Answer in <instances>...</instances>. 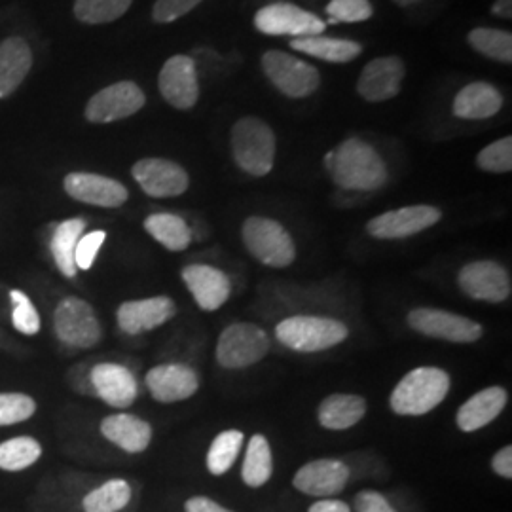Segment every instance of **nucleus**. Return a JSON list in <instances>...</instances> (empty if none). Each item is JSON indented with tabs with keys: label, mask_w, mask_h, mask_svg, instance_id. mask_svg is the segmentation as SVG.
Returning <instances> with one entry per match:
<instances>
[{
	"label": "nucleus",
	"mask_w": 512,
	"mask_h": 512,
	"mask_svg": "<svg viewBox=\"0 0 512 512\" xmlns=\"http://www.w3.org/2000/svg\"><path fill=\"white\" fill-rule=\"evenodd\" d=\"M334 184L349 192H374L387 183V165L380 152L363 139L351 137L325 156Z\"/></svg>",
	"instance_id": "1"
},
{
	"label": "nucleus",
	"mask_w": 512,
	"mask_h": 512,
	"mask_svg": "<svg viewBox=\"0 0 512 512\" xmlns=\"http://www.w3.org/2000/svg\"><path fill=\"white\" fill-rule=\"evenodd\" d=\"M450 391V374L439 366H418L395 385L389 406L397 416H425L444 403Z\"/></svg>",
	"instance_id": "2"
},
{
	"label": "nucleus",
	"mask_w": 512,
	"mask_h": 512,
	"mask_svg": "<svg viewBox=\"0 0 512 512\" xmlns=\"http://www.w3.org/2000/svg\"><path fill=\"white\" fill-rule=\"evenodd\" d=\"M232 158L239 169L251 177H266L275 164L274 129L255 116H243L230 131Z\"/></svg>",
	"instance_id": "3"
},
{
	"label": "nucleus",
	"mask_w": 512,
	"mask_h": 512,
	"mask_svg": "<svg viewBox=\"0 0 512 512\" xmlns=\"http://www.w3.org/2000/svg\"><path fill=\"white\" fill-rule=\"evenodd\" d=\"M346 323L325 315H293L277 323L275 338L285 348L298 353H319L346 342Z\"/></svg>",
	"instance_id": "4"
},
{
	"label": "nucleus",
	"mask_w": 512,
	"mask_h": 512,
	"mask_svg": "<svg viewBox=\"0 0 512 512\" xmlns=\"http://www.w3.org/2000/svg\"><path fill=\"white\" fill-rule=\"evenodd\" d=\"M241 239L249 255L268 268H289L296 258L293 236L277 220L249 217L241 226Z\"/></svg>",
	"instance_id": "5"
},
{
	"label": "nucleus",
	"mask_w": 512,
	"mask_h": 512,
	"mask_svg": "<svg viewBox=\"0 0 512 512\" xmlns=\"http://www.w3.org/2000/svg\"><path fill=\"white\" fill-rule=\"evenodd\" d=\"M272 348L266 330L255 323L239 321L220 332L217 342V363L226 370H241L260 363Z\"/></svg>",
	"instance_id": "6"
},
{
	"label": "nucleus",
	"mask_w": 512,
	"mask_h": 512,
	"mask_svg": "<svg viewBox=\"0 0 512 512\" xmlns=\"http://www.w3.org/2000/svg\"><path fill=\"white\" fill-rule=\"evenodd\" d=\"M260 65L275 88L291 99H306L321 86L317 67L287 52L268 50L262 55Z\"/></svg>",
	"instance_id": "7"
},
{
	"label": "nucleus",
	"mask_w": 512,
	"mask_h": 512,
	"mask_svg": "<svg viewBox=\"0 0 512 512\" xmlns=\"http://www.w3.org/2000/svg\"><path fill=\"white\" fill-rule=\"evenodd\" d=\"M54 330L59 342L73 349L95 348L103 338L92 304L78 296H67L59 302L54 313Z\"/></svg>",
	"instance_id": "8"
},
{
	"label": "nucleus",
	"mask_w": 512,
	"mask_h": 512,
	"mask_svg": "<svg viewBox=\"0 0 512 512\" xmlns=\"http://www.w3.org/2000/svg\"><path fill=\"white\" fill-rule=\"evenodd\" d=\"M255 27L268 37L300 38L323 35L327 23L293 2H272L256 12Z\"/></svg>",
	"instance_id": "9"
},
{
	"label": "nucleus",
	"mask_w": 512,
	"mask_h": 512,
	"mask_svg": "<svg viewBox=\"0 0 512 512\" xmlns=\"http://www.w3.org/2000/svg\"><path fill=\"white\" fill-rule=\"evenodd\" d=\"M408 327L427 338L452 344H475L484 336V327L473 319L437 308H416L410 311Z\"/></svg>",
	"instance_id": "10"
},
{
	"label": "nucleus",
	"mask_w": 512,
	"mask_h": 512,
	"mask_svg": "<svg viewBox=\"0 0 512 512\" xmlns=\"http://www.w3.org/2000/svg\"><path fill=\"white\" fill-rule=\"evenodd\" d=\"M459 289L469 298L488 304H501L512 294L511 274L495 260H473L458 274Z\"/></svg>",
	"instance_id": "11"
},
{
	"label": "nucleus",
	"mask_w": 512,
	"mask_h": 512,
	"mask_svg": "<svg viewBox=\"0 0 512 512\" xmlns=\"http://www.w3.org/2000/svg\"><path fill=\"white\" fill-rule=\"evenodd\" d=\"M145 103V92L135 82L122 80L95 93L86 105L84 116L90 124H112L137 114Z\"/></svg>",
	"instance_id": "12"
},
{
	"label": "nucleus",
	"mask_w": 512,
	"mask_h": 512,
	"mask_svg": "<svg viewBox=\"0 0 512 512\" xmlns=\"http://www.w3.org/2000/svg\"><path fill=\"white\" fill-rule=\"evenodd\" d=\"M442 219V211L433 205H408L401 209L385 211L368 220L366 232L376 239L412 238L435 226Z\"/></svg>",
	"instance_id": "13"
},
{
	"label": "nucleus",
	"mask_w": 512,
	"mask_h": 512,
	"mask_svg": "<svg viewBox=\"0 0 512 512\" xmlns=\"http://www.w3.org/2000/svg\"><path fill=\"white\" fill-rule=\"evenodd\" d=\"M158 88L165 103L173 109H194L200 99V78L196 61L190 55L169 57L158 74Z\"/></svg>",
	"instance_id": "14"
},
{
	"label": "nucleus",
	"mask_w": 512,
	"mask_h": 512,
	"mask_svg": "<svg viewBox=\"0 0 512 512\" xmlns=\"http://www.w3.org/2000/svg\"><path fill=\"white\" fill-rule=\"evenodd\" d=\"M131 175L150 198H177L190 188L183 165L165 158H143L133 164Z\"/></svg>",
	"instance_id": "15"
},
{
	"label": "nucleus",
	"mask_w": 512,
	"mask_h": 512,
	"mask_svg": "<svg viewBox=\"0 0 512 512\" xmlns=\"http://www.w3.org/2000/svg\"><path fill=\"white\" fill-rule=\"evenodd\" d=\"M63 188L69 198L76 202L103 207V209H116L128 202V188L116 179H110L97 173L74 171L63 179Z\"/></svg>",
	"instance_id": "16"
},
{
	"label": "nucleus",
	"mask_w": 512,
	"mask_h": 512,
	"mask_svg": "<svg viewBox=\"0 0 512 512\" xmlns=\"http://www.w3.org/2000/svg\"><path fill=\"white\" fill-rule=\"evenodd\" d=\"M406 67L397 55H385L368 61L357 80V92L368 103H384L401 93Z\"/></svg>",
	"instance_id": "17"
},
{
	"label": "nucleus",
	"mask_w": 512,
	"mask_h": 512,
	"mask_svg": "<svg viewBox=\"0 0 512 512\" xmlns=\"http://www.w3.org/2000/svg\"><path fill=\"white\" fill-rule=\"evenodd\" d=\"M177 315V304L169 296H152L143 300L122 302L116 311V321L122 332L139 336L158 329Z\"/></svg>",
	"instance_id": "18"
},
{
	"label": "nucleus",
	"mask_w": 512,
	"mask_h": 512,
	"mask_svg": "<svg viewBox=\"0 0 512 512\" xmlns=\"http://www.w3.org/2000/svg\"><path fill=\"white\" fill-rule=\"evenodd\" d=\"M154 401L164 404L188 401L200 389V376L192 366L167 363L150 368L145 378Z\"/></svg>",
	"instance_id": "19"
},
{
	"label": "nucleus",
	"mask_w": 512,
	"mask_h": 512,
	"mask_svg": "<svg viewBox=\"0 0 512 512\" xmlns=\"http://www.w3.org/2000/svg\"><path fill=\"white\" fill-rule=\"evenodd\" d=\"M349 475L351 471L348 465L340 459H315L298 469L293 478V486L302 494L329 499L332 495L344 492Z\"/></svg>",
	"instance_id": "20"
},
{
	"label": "nucleus",
	"mask_w": 512,
	"mask_h": 512,
	"mask_svg": "<svg viewBox=\"0 0 512 512\" xmlns=\"http://www.w3.org/2000/svg\"><path fill=\"white\" fill-rule=\"evenodd\" d=\"M93 395L112 408H129L139 395L135 374L128 366L118 363H99L90 370Z\"/></svg>",
	"instance_id": "21"
},
{
	"label": "nucleus",
	"mask_w": 512,
	"mask_h": 512,
	"mask_svg": "<svg viewBox=\"0 0 512 512\" xmlns=\"http://www.w3.org/2000/svg\"><path fill=\"white\" fill-rule=\"evenodd\" d=\"M181 277L200 310H220L232 294L230 277L215 266L190 264L183 268Z\"/></svg>",
	"instance_id": "22"
},
{
	"label": "nucleus",
	"mask_w": 512,
	"mask_h": 512,
	"mask_svg": "<svg viewBox=\"0 0 512 512\" xmlns=\"http://www.w3.org/2000/svg\"><path fill=\"white\" fill-rule=\"evenodd\" d=\"M507 403H509V393L499 385H492L478 391L459 406L456 414V425L459 431L475 433L488 427L492 421L499 418V414L505 410Z\"/></svg>",
	"instance_id": "23"
},
{
	"label": "nucleus",
	"mask_w": 512,
	"mask_h": 512,
	"mask_svg": "<svg viewBox=\"0 0 512 512\" xmlns=\"http://www.w3.org/2000/svg\"><path fill=\"white\" fill-rule=\"evenodd\" d=\"M33 69V50L23 37H8L0 42V99L18 90Z\"/></svg>",
	"instance_id": "24"
},
{
	"label": "nucleus",
	"mask_w": 512,
	"mask_h": 512,
	"mask_svg": "<svg viewBox=\"0 0 512 512\" xmlns=\"http://www.w3.org/2000/svg\"><path fill=\"white\" fill-rule=\"evenodd\" d=\"M103 437L128 454L145 452L152 440V425L133 414H112L101 421Z\"/></svg>",
	"instance_id": "25"
},
{
	"label": "nucleus",
	"mask_w": 512,
	"mask_h": 512,
	"mask_svg": "<svg viewBox=\"0 0 512 512\" xmlns=\"http://www.w3.org/2000/svg\"><path fill=\"white\" fill-rule=\"evenodd\" d=\"M503 109V95L490 82H471L454 97L452 110L461 120H488Z\"/></svg>",
	"instance_id": "26"
},
{
	"label": "nucleus",
	"mask_w": 512,
	"mask_h": 512,
	"mask_svg": "<svg viewBox=\"0 0 512 512\" xmlns=\"http://www.w3.org/2000/svg\"><path fill=\"white\" fill-rule=\"evenodd\" d=\"M368 410L365 397L353 393H334L319 404L317 420L329 431H346L363 420Z\"/></svg>",
	"instance_id": "27"
},
{
	"label": "nucleus",
	"mask_w": 512,
	"mask_h": 512,
	"mask_svg": "<svg viewBox=\"0 0 512 512\" xmlns=\"http://www.w3.org/2000/svg\"><path fill=\"white\" fill-rule=\"evenodd\" d=\"M291 48L300 54L310 55L327 63H349L363 54V46L359 42L325 35L293 38Z\"/></svg>",
	"instance_id": "28"
},
{
	"label": "nucleus",
	"mask_w": 512,
	"mask_h": 512,
	"mask_svg": "<svg viewBox=\"0 0 512 512\" xmlns=\"http://www.w3.org/2000/svg\"><path fill=\"white\" fill-rule=\"evenodd\" d=\"M148 236L156 239L162 247L173 253L186 251L192 243V230L188 222L173 213H154L145 219Z\"/></svg>",
	"instance_id": "29"
},
{
	"label": "nucleus",
	"mask_w": 512,
	"mask_h": 512,
	"mask_svg": "<svg viewBox=\"0 0 512 512\" xmlns=\"http://www.w3.org/2000/svg\"><path fill=\"white\" fill-rule=\"evenodd\" d=\"M86 230V220L69 219L61 224H57L54 236H52V256H54L55 266L65 277H74L78 268L74 262V251L80 238L84 236Z\"/></svg>",
	"instance_id": "30"
},
{
	"label": "nucleus",
	"mask_w": 512,
	"mask_h": 512,
	"mask_svg": "<svg viewBox=\"0 0 512 512\" xmlns=\"http://www.w3.org/2000/svg\"><path fill=\"white\" fill-rule=\"evenodd\" d=\"M274 473V456L270 442L264 435H253L243 458L241 478L249 488L264 486Z\"/></svg>",
	"instance_id": "31"
},
{
	"label": "nucleus",
	"mask_w": 512,
	"mask_h": 512,
	"mask_svg": "<svg viewBox=\"0 0 512 512\" xmlns=\"http://www.w3.org/2000/svg\"><path fill=\"white\" fill-rule=\"evenodd\" d=\"M245 435L238 429H228L219 433L207 452V469L213 476L226 475L236 463Z\"/></svg>",
	"instance_id": "32"
},
{
	"label": "nucleus",
	"mask_w": 512,
	"mask_h": 512,
	"mask_svg": "<svg viewBox=\"0 0 512 512\" xmlns=\"http://www.w3.org/2000/svg\"><path fill=\"white\" fill-rule=\"evenodd\" d=\"M469 46L488 59L499 63H512V35L503 29L476 27L469 33Z\"/></svg>",
	"instance_id": "33"
},
{
	"label": "nucleus",
	"mask_w": 512,
	"mask_h": 512,
	"mask_svg": "<svg viewBox=\"0 0 512 512\" xmlns=\"http://www.w3.org/2000/svg\"><path fill=\"white\" fill-rule=\"evenodd\" d=\"M131 499V488L122 478H112L103 486L95 488L84 497V512H118L122 511Z\"/></svg>",
	"instance_id": "34"
},
{
	"label": "nucleus",
	"mask_w": 512,
	"mask_h": 512,
	"mask_svg": "<svg viewBox=\"0 0 512 512\" xmlns=\"http://www.w3.org/2000/svg\"><path fill=\"white\" fill-rule=\"evenodd\" d=\"M42 456V446L33 437H16L0 444V469L18 473L37 463Z\"/></svg>",
	"instance_id": "35"
},
{
	"label": "nucleus",
	"mask_w": 512,
	"mask_h": 512,
	"mask_svg": "<svg viewBox=\"0 0 512 512\" xmlns=\"http://www.w3.org/2000/svg\"><path fill=\"white\" fill-rule=\"evenodd\" d=\"M133 0H76L74 18L86 25H105L126 16Z\"/></svg>",
	"instance_id": "36"
},
{
	"label": "nucleus",
	"mask_w": 512,
	"mask_h": 512,
	"mask_svg": "<svg viewBox=\"0 0 512 512\" xmlns=\"http://www.w3.org/2000/svg\"><path fill=\"white\" fill-rule=\"evenodd\" d=\"M476 165L486 173H511L512 171V137L497 139L492 145L482 148L476 156Z\"/></svg>",
	"instance_id": "37"
},
{
	"label": "nucleus",
	"mask_w": 512,
	"mask_h": 512,
	"mask_svg": "<svg viewBox=\"0 0 512 512\" xmlns=\"http://www.w3.org/2000/svg\"><path fill=\"white\" fill-rule=\"evenodd\" d=\"M37 412V403L25 393H0V427L31 420Z\"/></svg>",
	"instance_id": "38"
},
{
	"label": "nucleus",
	"mask_w": 512,
	"mask_h": 512,
	"mask_svg": "<svg viewBox=\"0 0 512 512\" xmlns=\"http://www.w3.org/2000/svg\"><path fill=\"white\" fill-rule=\"evenodd\" d=\"M10 300L14 306V310H12L14 329L25 336H35L40 330V315H38L33 300L19 289L10 291Z\"/></svg>",
	"instance_id": "39"
},
{
	"label": "nucleus",
	"mask_w": 512,
	"mask_h": 512,
	"mask_svg": "<svg viewBox=\"0 0 512 512\" xmlns=\"http://www.w3.org/2000/svg\"><path fill=\"white\" fill-rule=\"evenodd\" d=\"M330 23H361L374 14L370 0H330L327 4Z\"/></svg>",
	"instance_id": "40"
},
{
	"label": "nucleus",
	"mask_w": 512,
	"mask_h": 512,
	"mask_svg": "<svg viewBox=\"0 0 512 512\" xmlns=\"http://www.w3.org/2000/svg\"><path fill=\"white\" fill-rule=\"evenodd\" d=\"M105 239H107V232H103V230H93L90 234L80 238L76 245V251H74V262H76L78 270H84V272L92 270L95 258L99 255Z\"/></svg>",
	"instance_id": "41"
},
{
	"label": "nucleus",
	"mask_w": 512,
	"mask_h": 512,
	"mask_svg": "<svg viewBox=\"0 0 512 512\" xmlns=\"http://www.w3.org/2000/svg\"><path fill=\"white\" fill-rule=\"evenodd\" d=\"M202 2L203 0H156L152 6V19L156 23H173L190 14Z\"/></svg>",
	"instance_id": "42"
},
{
	"label": "nucleus",
	"mask_w": 512,
	"mask_h": 512,
	"mask_svg": "<svg viewBox=\"0 0 512 512\" xmlns=\"http://www.w3.org/2000/svg\"><path fill=\"white\" fill-rule=\"evenodd\" d=\"M355 512H397L384 495L365 490L355 497Z\"/></svg>",
	"instance_id": "43"
},
{
	"label": "nucleus",
	"mask_w": 512,
	"mask_h": 512,
	"mask_svg": "<svg viewBox=\"0 0 512 512\" xmlns=\"http://www.w3.org/2000/svg\"><path fill=\"white\" fill-rule=\"evenodd\" d=\"M184 512H234L226 507H222L217 501L209 499V497H190L186 503H184Z\"/></svg>",
	"instance_id": "44"
},
{
	"label": "nucleus",
	"mask_w": 512,
	"mask_h": 512,
	"mask_svg": "<svg viewBox=\"0 0 512 512\" xmlns=\"http://www.w3.org/2000/svg\"><path fill=\"white\" fill-rule=\"evenodd\" d=\"M492 469L495 471V475L501 476V478H512V446H505L501 448L494 459H492Z\"/></svg>",
	"instance_id": "45"
},
{
	"label": "nucleus",
	"mask_w": 512,
	"mask_h": 512,
	"mask_svg": "<svg viewBox=\"0 0 512 512\" xmlns=\"http://www.w3.org/2000/svg\"><path fill=\"white\" fill-rule=\"evenodd\" d=\"M308 512H351L348 503L338 501V499H321L313 503Z\"/></svg>",
	"instance_id": "46"
},
{
	"label": "nucleus",
	"mask_w": 512,
	"mask_h": 512,
	"mask_svg": "<svg viewBox=\"0 0 512 512\" xmlns=\"http://www.w3.org/2000/svg\"><path fill=\"white\" fill-rule=\"evenodd\" d=\"M492 12H494V16H497V18L511 19L512 0H495Z\"/></svg>",
	"instance_id": "47"
},
{
	"label": "nucleus",
	"mask_w": 512,
	"mask_h": 512,
	"mask_svg": "<svg viewBox=\"0 0 512 512\" xmlns=\"http://www.w3.org/2000/svg\"><path fill=\"white\" fill-rule=\"evenodd\" d=\"M395 4H399V6H412V4H418L421 0H393Z\"/></svg>",
	"instance_id": "48"
}]
</instances>
